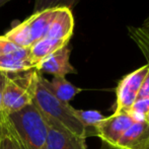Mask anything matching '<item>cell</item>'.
Returning a JSON list of instances; mask_svg holds the SVG:
<instances>
[{
	"label": "cell",
	"mask_w": 149,
	"mask_h": 149,
	"mask_svg": "<svg viewBox=\"0 0 149 149\" xmlns=\"http://www.w3.org/2000/svg\"><path fill=\"white\" fill-rule=\"evenodd\" d=\"M119 149H149V125L143 121H134L117 144Z\"/></svg>",
	"instance_id": "10"
},
{
	"label": "cell",
	"mask_w": 149,
	"mask_h": 149,
	"mask_svg": "<svg viewBox=\"0 0 149 149\" xmlns=\"http://www.w3.org/2000/svg\"><path fill=\"white\" fill-rule=\"evenodd\" d=\"M42 73L37 72L33 88V104L44 119L52 120L61 124L74 135L86 139V129L75 116V109L68 102L58 100L42 82Z\"/></svg>",
	"instance_id": "1"
},
{
	"label": "cell",
	"mask_w": 149,
	"mask_h": 149,
	"mask_svg": "<svg viewBox=\"0 0 149 149\" xmlns=\"http://www.w3.org/2000/svg\"><path fill=\"white\" fill-rule=\"evenodd\" d=\"M149 112V98L137 100L131 107L128 114L134 119V121H143Z\"/></svg>",
	"instance_id": "18"
},
{
	"label": "cell",
	"mask_w": 149,
	"mask_h": 149,
	"mask_svg": "<svg viewBox=\"0 0 149 149\" xmlns=\"http://www.w3.org/2000/svg\"><path fill=\"white\" fill-rule=\"evenodd\" d=\"M69 42L59 41V40H52L48 38H43L37 43H35L30 48V58L33 62V66H37L39 62H41L46 57L58 51L61 48L68 45Z\"/></svg>",
	"instance_id": "14"
},
{
	"label": "cell",
	"mask_w": 149,
	"mask_h": 149,
	"mask_svg": "<svg viewBox=\"0 0 149 149\" xmlns=\"http://www.w3.org/2000/svg\"><path fill=\"white\" fill-rule=\"evenodd\" d=\"M41 79L43 84L49 89V91L52 92L58 100L64 102L69 104V102L74 98L76 94L81 92V88L73 85L65 77H53V79L50 81L42 75Z\"/></svg>",
	"instance_id": "12"
},
{
	"label": "cell",
	"mask_w": 149,
	"mask_h": 149,
	"mask_svg": "<svg viewBox=\"0 0 149 149\" xmlns=\"http://www.w3.org/2000/svg\"><path fill=\"white\" fill-rule=\"evenodd\" d=\"M75 116L79 120V122L84 126L88 136L95 135L94 128L104 118V115L97 111H84L76 110V109H75Z\"/></svg>",
	"instance_id": "16"
},
{
	"label": "cell",
	"mask_w": 149,
	"mask_h": 149,
	"mask_svg": "<svg viewBox=\"0 0 149 149\" xmlns=\"http://www.w3.org/2000/svg\"><path fill=\"white\" fill-rule=\"evenodd\" d=\"M37 69L20 73L6 74L1 98V111L11 115L33 104V88Z\"/></svg>",
	"instance_id": "2"
},
{
	"label": "cell",
	"mask_w": 149,
	"mask_h": 149,
	"mask_svg": "<svg viewBox=\"0 0 149 149\" xmlns=\"http://www.w3.org/2000/svg\"><path fill=\"white\" fill-rule=\"evenodd\" d=\"M8 1H10V0H0V7H1V6H3L5 3H7Z\"/></svg>",
	"instance_id": "22"
},
{
	"label": "cell",
	"mask_w": 149,
	"mask_h": 149,
	"mask_svg": "<svg viewBox=\"0 0 149 149\" xmlns=\"http://www.w3.org/2000/svg\"><path fill=\"white\" fill-rule=\"evenodd\" d=\"M5 78H6V73L0 71V112H1V98H2V91H3Z\"/></svg>",
	"instance_id": "20"
},
{
	"label": "cell",
	"mask_w": 149,
	"mask_h": 149,
	"mask_svg": "<svg viewBox=\"0 0 149 149\" xmlns=\"http://www.w3.org/2000/svg\"><path fill=\"white\" fill-rule=\"evenodd\" d=\"M79 0H35L33 12L59 7H66L72 10V8L76 6Z\"/></svg>",
	"instance_id": "17"
},
{
	"label": "cell",
	"mask_w": 149,
	"mask_h": 149,
	"mask_svg": "<svg viewBox=\"0 0 149 149\" xmlns=\"http://www.w3.org/2000/svg\"><path fill=\"white\" fill-rule=\"evenodd\" d=\"M143 98H149V70L146 76L144 77L143 82L140 86L139 92H138L137 95V100H143Z\"/></svg>",
	"instance_id": "19"
},
{
	"label": "cell",
	"mask_w": 149,
	"mask_h": 149,
	"mask_svg": "<svg viewBox=\"0 0 149 149\" xmlns=\"http://www.w3.org/2000/svg\"><path fill=\"white\" fill-rule=\"evenodd\" d=\"M35 69L30 58V49L14 44L4 36L0 37V71L6 74Z\"/></svg>",
	"instance_id": "5"
},
{
	"label": "cell",
	"mask_w": 149,
	"mask_h": 149,
	"mask_svg": "<svg viewBox=\"0 0 149 149\" xmlns=\"http://www.w3.org/2000/svg\"><path fill=\"white\" fill-rule=\"evenodd\" d=\"M145 122H146V123H147L148 125H149V112L147 113V115H146V116H145Z\"/></svg>",
	"instance_id": "23"
},
{
	"label": "cell",
	"mask_w": 149,
	"mask_h": 149,
	"mask_svg": "<svg viewBox=\"0 0 149 149\" xmlns=\"http://www.w3.org/2000/svg\"><path fill=\"white\" fill-rule=\"evenodd\" d=\"M74 30V17L72 10L66 7L57 8V12L47 33L44 38L69 42Z\"/></svg>",
	"instance_id": "11"
},
{
	"label": "cell",
	"mask_w": 149,
	"mask_h": 149,
	"mask_svg": "<svg viewBox=\"0 0 149 149\" xmlns=\"http://www.w3.org/2000/svg\"><path fill=\"white\" fill-rule=\"evenodd\" d=\"M56 12L57 8L33 12L29 18L7 31L4 37L19 47L30 49L33 44L46 36L50 24L55 17Z\"/></svg>",
	"instance_id": "4"
},
{
	"label": "cell",
	"mask_w": 149,
	"mask_h": 149,
	"mask_svg": "<svg viewBox=\"0 0 149 149\" xmlns=\"http://www.w3.org/2000/svg\"><path fill=\"white\" fill-rule=\"evenodd\" d=\"M9 117L19 136L22 149H48V126L33 104Z\"/></svg>",
	"instance_id": "3"
},
{
	"label": "cell",
	"mask_w": 149,
	"mask_h": 149,
	"mask_svg": "<svg viewBox=\"0 0 149 149\" xmlns=\"http://www.w3.org/2000/svg\"><path fill=\"white\" fill-rule=\"evenodd\" d=\"M44 121L48 126V149H87L85 138L74 135L55 121L48 119Z\"/></svg>",
	"instance_id": "8"
},
{
	"label": "cell",
	"mask_w": 149,
	"mask_h": 149,
	"mask_svg": "<svg viewBox=\"0 0 149 149\" xmlns=\"http://www.w3.org/2000/svg\"><path fill=\"white\" fill-rule=\"evenodd\" d=\"M133 122L134 119L128 113H114L112 116L104 117L95 126L94 132L110 147H116L122 136Z\"/></svg>",
	"instance_id": "7"
},
{
	"label": "cell",
	"mask_w": 149,
	"mask_h": 149,
	"mask_svg": "<svg viewBox=\"0 0 149 149\" xmlns=\"http://www.w3.org/2000/svg\"><path fill=\"white\" fill-rule=\"evenodd\" d=\"M0 149H22L19 136L9 115L0 112Z\"/></svg>",
	"instance_id": "13"
},
{
	"label": "cell",
	"mask_w": 149,
	"mask_h": 149,
	"mask_svg": "<svg viewBox=\"0 0 149 149\" xmlns=\"http://www.w3.org/2000/svg\"><path fill=\"white\" fill-rule=\"evenodd\" d=\"M70 53L68 45L65 46L38 63L35 69L40 73L52 74L54 77H65L68 74H76V69L70 63Z\"/></svg>",
	"instance_id": "9"
},
{
	"label": "cell",
	"mask_w": 149,
	"mask_h": 149,
	"mask_svg": "<svg viewBox=\"0 0 149 149\" xmlns=\"http://www.w3.org/2000/svg\"><path fill=\"white\" fill-rule=\"evenodd\" d=\"M142 28L149 31V15L145 18V19H144V22H142Z\"/></svg>",
	"instance_id": "21"
},
{
	"label": "cell",
	"mask_w": 149,
	"mask_h": 149,
	"mask_svg": "<svg viewBox=\"0 0 149 149\" xmlns=\"http://www.w3.org/2000/svg\"><path fill=\"white\" fill-rule=\"evenodd\" d=\"M109 149H119V148H116V147H110Z\"/></svg>",
	"instance_id": "24"
},
{
	"label": "cell",
	"mask_w": 149,
	"mask_h": 149,
	"mask_svg": "<svg viewBox=\"0 0 149 149\" xmlns=\"http://www.w3.org/2000/svg\"><path fill=\"white\" fill-rule=\"evenodd\" d=\"M128 33L149 65V31L142 26H128Z\"/></svg>",
	"instance_id": "15"
},
{
	"label": "cell",
	"mask_w": 149,
	"mask_h": 149,
	"mask_svg": "<svg viewBox=\"0 0 149 149\" xmlns=\"http://www.w3.org/2000/svg\"><path fill=\"white\" fill-rule=\"evenodd\" d=\"M149 70V65H143L140 68L125 75L118 82L116 87V104L115 114L129 113L131 107L137 100L140 86Z\"/></svg>",
	"instance_id": "6"
}]
</instances>
